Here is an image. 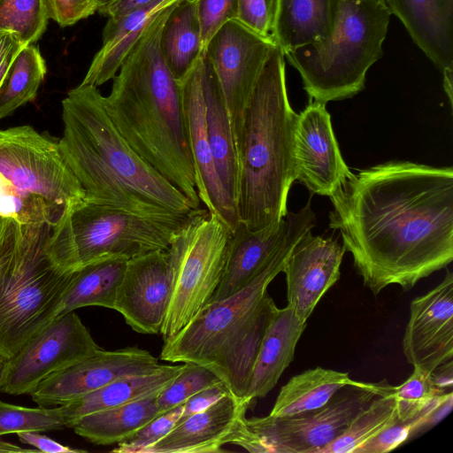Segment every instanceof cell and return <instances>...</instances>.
Instances as JSON below:
<instances>
[{
	"label": "cell",
	"mask_w": 453,
	"mask_h": 453,
	"mask_svg": "<svg viewBox=\"0 0 453 453\" xmlns=\"http://www.w3.org/2000/svg\"><path fill=\"white\" fill-rule=\"evenodd\" d=\"M339 230L374 296L404 290L453 259V169L390 161L359 171L331 197Z\"/></svg>",
	"instance_id": "1"
},
{
	"label": "cell",
	"mask_w": 453,
	"mask_h": 453,
	"mask_svg": "<svg viewBox=\"0 0 453 453\" xmlns=\"http://www.w3.org/2000/svg\"><path fill=\"white\" fill-rule=\"evenodd\" d=\"M97 87L80 84L62 101V156L85 202L141 216L172 219L195 210L188 199L125 141Z\"/></svg>",
	"instance_id": "2"
},
{
	"label": "cell",
	"mask_w": 453,
	"mask_h": 453,
	"mask_svg": "<svg viewBox=\"0 0 453 453\" xmlns=\"http://www.w3.org/2000/svg\"><path fill=\"white\" fill-rule=\"evenodd\" d=\"M162 8L146 27L103 97L112 124L145 161L175 186L196 210L201 208L190 155L181 86L166 65L159 47Z\"/></svg>",
	"instance_id": "3"
},
{
	"label": "cell",
	"mask_w": 453,
	"mask_h": 453,
	"mask_svg": "<svg viewBox=\"0 0 453 453\" xmlns=\"http://www.w3.org/2000/svg\"><path fill=\"white\" fill-rule=\"evenodd\" d=\"M286 217L285 237L257 275L233 296L207 303L165 341L161 360L203 365L234 396L245 400L261 342L277 308L267 288L282 272L297 241L316 225L311 199L299 211Z\"/></svg>",
	"instance_id": "4"
},
{
	"label": "cell",
	"mask_w": 453,
	"mask_h": 453,
	"mask_svg": "<svg viewBox=\"0 0 453 453\" xmlns=\"http://www.w3.org/2000/svg\"><path fill=\"white\" fill-rule=\"evenodd\" d=\"M70 214L58 222L10 220L0 242V357L6 361L61 311L78 270Z\"/></svg>",
	"instance_id": "5"
},
{
	"label": "cell",
	"mask_w": 453,
	"mask_h": 453,
	"mask_svg": "<svg viewBox=\"0 0 453 453\" xmlns=\"http://www.w3.org/2000/svg\"><path fill=\"white\" fill-rule=\"evenodd\" d=\"M298 114L287 93L285 56L275 45L246 108L235 143L236 211L251 230L282 220L294 170V132Z\"/></svg>",
	"instance_id": "6"
},
{
	"label": "cell",
	"mask_w": 453,
	"mask_h": 453,
	"mask_svg": "<svg viewBox=\"0 0 453 453\" xmlns=\"http://www.w3.org/2000/svg\"><path fill=\"white\" fill-rule=\"evenodd\" d=\"M84 203L58 141L27 125L0 129V216L54 224Z\"/></svg>",
	"instance_id": "7"
},
{
	"label": "cell",
	"mask_w": 453,
	"mask_h": 453,
	"mask_svg": "<svg viewBox=\"0 0 453 453\" xmlns=\"http://www.w3.org/2000/svg\"><path fill=\"white\" fill-rule=\"evenodd\" d=\"M390 16L384 0H340L329 38L284 54L311 100L326 104L363 90L367 71L383 55Z\"/></svg>",
	"instance_id": "8"
},
{
	"label": "cell",
	"mask_w": 453,
	"mask_h": 453,
	"mask_svg": "<svg viewBox=\"0 0 453 453\" xmlns=\"http://www.w3.org/2000/svg\"><path fill=\"white\" fill-rule=\"evenodd\" d=\"M231 230L206 209L193 210L167 250L173 288L160 330L164 342L203 308L218 288Z\"/></svg>",
	"instance_id": "9"
},
{
	"label": "cell",
	"mask_w": 453,
	"mask_h": 453,
	"mask_svg": "<svg viewBox=\"0 0 453 453\" xmlns=\"http://www.w3.org/2000/svg\"><path fill=\"white\" fill-rule=\"evenodd\" d=\"M382 386L383 381L344 387L323 407L294 416L244 417L228 434L226 444L251 453H319L380 395Z\"/></svg>",
	"instance_id": "10"
},
{
	"label": "cell",
	"mask_w": 453,
	"mask_h": 453,
	"mask_svg": "<svg viewBox=\"0 0 453 453\" xmlns=\"http://www.w3.org/2000/svg\"><path fill=\"white\" fill-rule=\"evenodd\" d=\"M189 214L156 219L85 202L70 214L78 267L104 258L129 260L167 250Z\"/></svg>",
	"instance_id": "11"
},
{
	"label": "cell",
	"mask_w": 453,
	"mask_h": 453,
	"mask_svg": "<svg viewBox=\"0 0 453 453\" xmlns=\"http://www.w3.org/2000/svg\"><path fill=\"white\" fill-rule=\"evenodd\" d=\"M102 349L74 311L58 315L4 361L0 392L30 395L50 374Z\"/></svg>",
	"instance_id": "12"
},
{
	"label": "cell",
	"mask_w": 453,
	"mask_h": 453,
	"mask_svg": "<svg viewBox=\"0 0 453 453\" xmlns=\"http://www.w3.org/2000/svg\"><path fill=\"white\" fill-rule=\"evenodd\" d=\"M274 46L273 39L262 37L232 19L205 48L223 95L234 145L249 101Z\"/></svg>",
	"instance_id": "13"
},
{
	"label": "cell",
	"mask_w": 453,
	"mask_h": 453,
	"mask_svg": "<svg viewBox=\"0 0 453 453\" xmlns=\"http://www.w3.org/2000/svg\"><path fill=\"white\" fill-rule=\"evenodd\" d=\"M163 366L150 352L138 347L102 349L50 374L30 396L38 406H62L116 380L151 373Z\"/></svg>",
	"instance_id": "14"
},
{
	"label": "cell",
	"mask_w": 453,
	"mask_h": 453,
	"mask_svg": "<svg viewBox=\"0 0 453 453\" xmlns=\"http://www.w3.org/2000/svg\"><path fill=\"white\" fill-rule=\"evenodd\" d=\"M295 180L313 194L331 197L352 175L344 162L326 104L310 100L294 132Z\"/></svg>",
	"instance_id": "15"
},
{
	"label": "cell",
	"mask_w": 453,
	"mask_h": 453,
	"mask_svg": "<svg viewBox=\"0 0 453 453\" xmlns=\"http://www.w3.org/2000/svg\"><path fill=\"white\" fill-rule=\"evenodd\" d=\"M173 288L167 250L129 259L119 287L114 310L135 332L160 334Z\"/></svg>",
	"instance_id": "16"
},
{
	"label": "cell",
	"mask_w": 453,
	"mask_h": 453,
	"mask_svg": "<svg viewBox=\"0 0 453 453\" xmlns=\"http://www.w3.org/2000/svg\"><path fill=\"white\" fill-rule=\"evenodd\" d=\"M407 362L431 373L453 357V273L410 304V318L403 337Z\"/></svg>",
	"instance_id": "17"
},
{
	"label": "cell",
	"mask_w": 453,
	"mask_h": 453,
	"mask_svg": "<svg viewBox=\"0 0 453 453\" xmlns=\"http://www.w3.org/2000/svg\"><path fill=\"white\" fill-rule=\"evenodd\" d=\"M202 55L180 82L188 146L201 203L233 232L239 224L236 207L218 176L206 132Z\"/></svg>",
	"instance_id": "18"
},
{
	"label": "cell",
	"mask_w": 453,
	"mask_h": 453,
	"mask_svg": "<svg viewBox=\"0 0 453 453\" xmlns=\"http://www.w3.org/2000/svg\"><path fill=\"white\" fill-rule=\"evenodd\" d=\"M345 251L337 240L313 235L311 230L295 244L282 273L286 275L287 306L301 321H307L322 296L339 280Z\"/></svg>",
	"instance_id": "19"
},
{
	"label": "cell",
	"mask_w": 453,
	"mask_h": 453,
	"mask_svg": "<svg viewBox=\"0 0 453 453\" xmlns=\"http://www.w3.org/2000/svg\"><path fill=\"white\" fill-rule=\"evenodd\" d=\"M415 44L441 71L452 105L453 0H384Z\"/></svg>",
	"instance_id": "20"
},
{
	"label": "cell",
	"mask_w": 453,
	"mask_h": 453,
	"mask_svg": "<svg viewBox=\"0 0 453 453\" xmlns=\"http://www.w3.org/2000/svg\"><path fill=\"white\" fill-rule=\"evenodd\" d=\"M250 403L227 392L207 409L178 420L161 440L143 453H219Z\"/></svg>",
	"instance_id": "21"
},
{
	"label": "cell",
	"mask_w": 453,
	"mask_h": 453,
	"mask_svg": "<svg viewBox=\"0 0 453 453\" xmlns=\"http://www.w3.org/2000/svg\"><path fill=\"white\" fill-rule=\"evenodd\" d=\"M288 220L251 230L239 222L228 240L220 282L208 303L240 291L257 275L285 237Z\"/></svg>",
	"instance_id": "22"
},
{
	"label": "cell",
	"mask_w": 453,
	"mask_h": 453,
	"mask_svg": "<svg viewBox=\"0 0 453 453\" xmlns=\"http://www.w3.org/2000/svg\"><path fill=\"white\" fill-rule=\"evenodd\" d=\"M306 327L288 307L276 308L254 364L245 400L251 404L272 391L294 359L296 344Z\"/></svg>",
	"instance_id": "23"
},
{
	"label": "cell",
	"mask_w": 453,
	"mask_h": 453,
	"mask_svg": "<svg viewBox=\"0 0 453 453\" xmlns=\"http://www.w3.org/2000/svg\"><path fill=\"white\" fill-rule=\"evenodd\" d=\"M340 0H278L272 33L283 54L329 38L337 23Z\"/></svg>",
	"instance_id": "24"
},
{
	"label": "cell",
	"mask_w": 453,
	"mask_h": 453,
	"mask_svg": "<svg viewBox=\"0 0 453 453\" xmlns=\"http://www.w3.org/2000/svg\"><path fill=\"white\" fill-rule=\"evenodd\" d=\"M202 67L208 142L220 182L236 207L237 154L223 95L205 51Z\"/></svg>",
	"instance_id": "25"
},
{
	"label": "cell",
	"mask_w": 453,
	"mask_h": 453,
	"mask_svg": "<svg viewBox=\"0 0 453 453\" xmlns=\"http://www.w3.org/2000/svg\"><path fill=\"white\" fill-rule=\"evenodd\" d=\"M163 1L156 0L118 19L108 18L102 34L103 45L81 84L98 87L115 77L146 27L162 9Z\"/></svg>",
	"instance_id": "26"
},
{
	"label": "cell",
	"mask_w": 453,
	"mask_h": 453,
	"mask_svg": "<svg viewBox=\"0 0 453 453\" xmlns=\"http://www.w3.org/2000/svg\"><path fill=\"white\" fill-rule=\"evenodd\" d=\"M182 365L164 366L151 373L116 380L84 395L65 405L67 428L81 417L92 412L118 407L160 393L178 375Z\"/></svg>",
	"instance_id": "27"
},
{
	"label": "cell",
	"mask_w": 453,
	"mask_h": 453,
	"mask_svg": "<svg viewBox=\"0 0 453 453\" xmlns=\"http://www.w3.org/2000/svg\"><path fill=\"white\" fill-rule=\"evenodd\" d=\"M159 47L178 82H181L204 52L195 0L173 3L163 24Z\"/></svg>",
	"instance_id": "28"
},
{
	"label": "cell",
	"mask_w": 453,
	"mask_h": 453,
	"mask_svg": "<svg viewBox=\"0 0 453 453\" xmlns=\"http://www.w3.org/2000/svg\"><path fill=\"white\" fill-rule=\"evenodd\" d=\"M158 394L89 413L76 420L72 428L76 434L94 444H118L160 414L157 403Z\"/></svg>",
	"instance_id": "29"
},
{
	"label": "cell",
	"mask_w": 453,
	"mask_h": 453,
	"mask_svg": "<svg viewBox=\"0 0 453 453\" xmlns=\"http://www.w3.org/2000/svg\"><path fill=\"white\" fill-rule=\"evenodd\" d=\"M348 372L316 367L293 376L280 389L269 415L289 417L317 410L347 386H362Z\"/></svg>",
	"instance_id": "30"
},
{
	"label": "cell",
	"mask_w": 453,
	"mask_h": 453,
	"mask_svg": "<svg viewBox=\"0 0 453 453\" xmlns=\"http://www.w3.org/2000/svg\"><path fill=\"white\" fill-rule=\"evenodd\" d=\"M127 261L121 257H111L81 266L75 271L65 294L59 315L86 306L114 310Z\"/></svg>",
	"instance_id": "31"
},
{
	"label": "cell",
	"mask_w": 453,
	"mask_h": 453,
	"mask_svg": "<svg viewBox=\"0 0 453 453\" xmlns=\"http://www.w3.org/2000/svg\"><path fill=\"white\" fill-rule=\"evenodd\" d=\"M46 71L45 60L36 46L29 44L19 50L0 85V120L35 100Z\"/></svg>",
	"instance_id": "32"
},
{
	"label": "cell",
	"mask_w": 453,
	"mask_h": 453,
	"mask_svg": "<svg viewBox=\"0 0 453 453\" xmlns=\"http://www.w3.org/2000/svg\"><path fill=\"white\" fill-rule=\"evenodd\" d=\"M396 420L395 400L391 386L386 383L383 394L376 396L339 437L319 453H353Z\"/></svg>",
	"instance_id": "33"
},
{
	"label": "cell",
	"mask_w": 453,
	"mask_h": 453,
	"mask_svg": "<svg viewBox=\"0 0 453 453\" xmlns=\"http://www.w3.org/2000/svg\"><path fill=\"white\" fill-rule=\"evenodd\" d=\"M49 19L45 0H0V30L14 32L24 46L41 38Z\"/></svg>",
	"instance_id": "34"
},
{
	"label": "cell",
	"mask_w": 453,
	"mask_h": 453,
	"mask_svg": "<svg viewBox=\"0 0 453 453\" xmlns=\"http://www.w3.org/2000/svg\"><path fill=\"white\" fill-rule=\"evenodd\" d=\"M67 428L63 406L29 408L0 400V437L22 432Z\"/></svg>",
	"instance_id": "35"
},
{
	"label": "cell",
	"mask_w": 453,
	"mask_h": 453,
	"mask_svg": "<svg viewBox=\"0 0 453 453\" xmlns=\"http://www.w3.org/2000/svg\"><path fill=\"white\" fill-rule=\"evenodd\" d=\"M397 419H418L441 393L433 384L430 373L413 367L411 376L397 387L391 386Z\"/></svg>",
	"instance_id": "36"
},
{
	"label": "cell",
	"mask_w": 453,
	"mask_h": 453,
	"mask_svg": "<svg viewBox=\"0 0 453 453\" xmlns=\"http://www.w3.org/2000/svg\"><path fill=\"white\" fill-rule=\"evenodd\" d=\"M221 381L208 368L191 362L183 363L178 375L157 397L159 412L183 405L198 391Z\"/></svg>",
	"instance_id": "37"
},
{
	"label": "cell",
	"mask_w": 453,
	"mask_h": 453,
	"mask_svg": "<svg viewBox=\"0 0 453 453\" xmlns=\"http://www.w3.org/2000/svg\"><path fill=\"white\" fill-rule=\"evenodd\" d=\"M183 405L160 413L133 436L118 443V446L111 451L116 453H143L145 449L161 440L174 426L181 416Z\"/></svg>",
	"instance_id": "38"
},
{
	"label": "cell",
	"mask_w": 453,
	"mask_h": 453,
	"mask_svg": "<svg viewBox=\"0 0 453 453\" xmlns=\"http://www.w3.org/2000/svg\"><path fill=\"white\" fill-rule=\"evenodd\" d=\"M203 46L228 21L236 19L238 0H195Z\"/></svg>",
	"instance_id": "39"
},
{
	"label": "cell",
	"mask_w": 453,
	"mask_h": 453,
	"mask_svg": "<svg viewBox=\"0 0 453 453\" xmlns=\"http://www.w3.org/2000/svg\"><path fill=\"white\" fill-rule=\"evenodd\" d=\"M278 0H238L236 19L255 34L272 38Z\"/></svg>",
	"instance_id": "40"
},
{
	"label": "cell",
	"mask_w": 453,
	"mask_h": 453,
	"mask_svg": "<svg viewBox=\"0 0 453 453\" xmlns=\"http://www.w3.org/2000/svg\"><path fill=\"white\" fill-rule=\"evenodd\" d=\"M418 419L408 421L397 419L358 447L353 453H386L393 450L408 441L411 429Z\"/></svg>",
	"instance_id": "41"
},
{
	"label": "cell",
	"mask_w": 453,
	"mask_h": 453,
	"mask_svg": "<svg viewBox=\"0 0 453 453\" xmlns=\"http://www.w3.org/2000/svg\"><path fill=\"white\" fill-rule=\"evenodd\" d=\"M50 19L60 27L72 26L95 12L93 0H45Z\"/></svg>",
	"instance_id": "42"
},
{
	"label": "cell",
	"mask_w": 453,
	"mask_h": 453,
	"mask_svg": "<svg viewBox=\"0 0 453 453\" xmlns=\"http://www.w3.org/2000/svg\"><path fill=\"white\" fill-rule=\"evenodd\" d=\"M453 406V392L438 395L411 429L409 440L426 432L446 418Z\"/></svg>",
	"instance_id": "43"
},
{
	"label": "cell",
	"mask_w": 453,
	"mask_h": 453,
	"mask_svg": "<svg viewBox=\"0 0 453 453\" xmlns=\"http://www.w3.org/2000/svg\"><path fill=\"white\" fill-rule=\"evenodd\" d=\"M227 392L230 391L222 381L198 391L185 402L179 420L207 409Z\"/></svg>",
	"instance_id": "44"
},
{
	"label": "cell",
	"mask_w": 453,
	"mask_h": 453,
	"mask_svg": "<svg viewBox=\"0 0 453 453\" xmlns=\"http://www.w3.org/2000/svg\"><path fill=\"white\" fill-rule=\"evenodd\" d=\"M19 440L24 443L34 447L40 452L47 453H80L86 450L73 449L63 445L51 438L40 434V432H22L17 434Z\"/></svg>",
	"instance_id": "45"
},
{
	"label": "cell",
	"mask_w": 453,
	"mask_h": 453,
	"mask_svg": "<svg viewBox=\"0 0 453 453\" xmlns=\"http://www.w3.org/2000/svg\"><path fill=\"white\" fill-rule=\"evenodd\" d=\"M23 47L14 32L0 30V85L12 62Z\"/></svg>",
	"instance_id": "46"
},
{
	"label": "cell",
	"mask_w": 453,
	"mask_h": 453,
	"mask_svg": "<svg viewBox=\"0 0 453 453\" xmlns=\"http://www.w3.org/2000/svg\"><path fill=\"white\" fill-rule=\"evenodd\" d=\"M156 0H114L101 14L111 19H118L124 15L143 8Z\"/></svg>",
	"instance_id": "47"
},
{
	"label": "cell",
	"mask_w": 453,
	"mask_h": 453,
	"mask_svg": "<svg viewBox=\"0 0 453 453\" xmlns=\"http://www.w3.org/2000/svg\"><path fill=\"white\" fill-rule=\"evenodd\" d=\"M431 380L434 386L441 393L452 391L453 384V365L452 359L437 366L430 373Z\"/></svg>",
	"instance_id": "48"
},
{
	"label": "cell",
	"mask_w": 453,
	"mask_h": 453,
	"mask_svg": "<svg viewBox=\"0 0 453 453\" xmlns=\"http://www.w3.org/2000/svg\"><path fill=\"white\" fill-rule=\"evenodd\" d=\"M40 452L35 448H22L15 443H12L0 439V453H30Z\"/></svg>",
	"instance_id": "49"
},
{
	"label": "cell",
	"mask_w": 453,
	"mask_h": 453,
	"mask_svg": "<svg viewBox=\"0 0 453 453\" xmlns=\"http://www.w3.org/2000/svg\"><path fill=\"white\" fill-rule=\"evenodd\" d=\"M114 0H93L96 12L99 13H102L103 11Z\"/></svg>",
	"instance_id": "50"
},
{
	"label": "cell",
	"mask_w": 453,
	"mask_h": 453,
	"mask_svg": "<svg viewBox=\"0 0 453 453\" xmlns=\"http://www.w3.org/2000/svg\"><path fill=\"white\" fill-rule=\"evenodd\" d=\"M10 219L0 216V242L3 240L6 227L10 222Z\"/></svg>",
	"instance_id": "51"
},
{
	"label": "cell",
	"mask_w": 453,
	"mask_h": 453,
	"mask_svg": "<svg viewBox=\"0 0 453 453\" xmlns=\"http://www.w3.org/2000/svg\"><path fill=\"white\" fill-rule=\"evenodd\" d=\"M176 1H178V0H164L162 4H161V8H165V7L173 4Z\"/></svg>",
	"instance_id": "52"
},
{
	"label": "cell",
	"mask_w": 453,
	"mask_h": 453,
	"mask_svg": "<svg viewBox=\"0 0 453 453\" xmlns=\"http://www.w3.org/2000/svg\"><path fill=\"white\" fill-rule=\"evenodd\" d=\"M4 364V360H3L0 357V386H1V380H2V372H3Z\"/></svg>",
	"instance_id": "53"
}]
</instances>
